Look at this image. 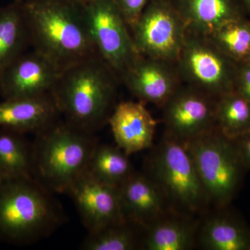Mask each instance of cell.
<instances>
[{
	"label": "cell",
	"mask_w": 250,
	"mask_h": 250,
	"mask_svg": "<svg viewBox=\"0 0 250 250\" xmlns=\"http://www.w3.org/2000/svg\"><path fill=\"white\" fill-rule=\"evenodd\" d=\"M215 129L236 142L250 131V101L232 91L217 99Z\"/></svg>",
	"instance_id": "23"
},
{
	"label": "cell",
	"mask_w": 250,
	"mask_h": 250,
	"mask_svg": "<svg viewBox=\"0 0 250 250\" xmlns=\"http://www.w3.org/2000/svg\"><path fill=\"white\" fill-rule=\"evenodd\" d=\"M233 91L250 101V61L237 63Z\"/></svg>",
	"instance_id": "27"
},
{
	"label": "cell",
	"mask_w": 250,
	"mask_h": 250,
	"mask_svg": "<svg viewBox=\"0 0 250 250\" xmlns=\"http://www.w3.org/2000/svg\"><path fill=\"white\" fill-rule=\"evenodd\" d=\"M108 124L116 146L129 156L152 147L157 123L142 102L117 104Z\"/></svg>",
	"instance_id": "15"
},
{
	"label": "cell",
	"mask_w": 250,
	"mask_h": 250,
	"mask_svg": "<svg viewBox=\"0 0 250 250\" xmlns=\"http://www.w3.org/2000/svg\"><path fill=\"white\" fill-rule=\"evenodd\" d=\"M143 229L126 220L88 232L82 250H133L141 248Z\"/></svg>",
	"instance_id": "24"
},
{
	"label": "cell",
	"mask_w": 250,
	"mask_h": 250,
	"mask_svg": "<svg viewBox=\"0 0 250 250\" xmlns=\"http://www.w3.org/2000/svg\"><path fill=\"white\" fill-rule=\"evenodd\" d=\"M199 243L208 250H250V230L239 218L228 213L210 217L202 225Z\"/></svg>",
	"instance_id": "20"
},
{
	"label": "cell",
	"mask_w": 250,
	"mask_h": 250,
	"mask_svg": "<svg viewBox=\"0 0 250 250\" xmlns=\"http://www.w3.org/2000/svg\"><path fill=\"white\" fill-rule=\"evenodd\" d=\"M25 136L0 127V181L33 177L32 143Z\"/></svg>",
	"instance_id": "21"
},
{
	"label": "cell",
	"mask_w": 250,
	"mask_h": 250,
	"mask_svg": "<svg viewBox=\"0 0 250 250\" xmlns=\"http://www.w3.org/2000/svg\"><path fill=\"white\" fill-rule=\"evenodd\" d=\"M124 18L128 27L131 29L137 22L143 11L152 0H114Z\"/></svg>",
	"instance_id": "26"
},
{
	"label": "cell",
	"mask_w": 250,
	"mask_h": 250,
	"mask_svg": "<svg viewBox=\"0 0 250 250\" xmlns=\"http://www.w3.org/2000/svg\"><path fill=\"white\" fill-rule=\"evenodd\" d=\"M130 31L140 55L176 63L187 26L170 0H152Z\"/></svg>",
	"instance_id": "9"
},
{
	"label": "cell",
	"mask_w": 250,
	"mask_h": 250,
	"mask_svg": "<svg viewBox=\"0 0 250 250\" xmlns=\"http://www.w3.org/2000/svg\"><path fill=\"white\" fill-rule=\"evenodd\" d=\"M31 47L23 3L0 7V75Z\"/></svg>",
	"instance_id": "19"
},
{
	"label": "cell",
	"mask_w": 250,
	"mask_h": 250,
	"mask_svg": "<svg viewBox=\"0 0 250 250\" xmlns=\"http://www.w3.org/2000/svg\"><path fill=\"white\" fill-rule=\"evenodd\" d=\"M147 168L167 201L187 214L205 211L210 201L185 143L166 135Z\"/></svg>",
	"instance_id": "5"
},
{
	"label": "cell",
	"mask_w": 250,
	"mask_h": 250,
	"mask_svg": "<svg viewBox=\"0 0 250 250\" xmlns=\"http://www.w3.org/2000/svg\"><path fill=\"white\" fill-rule=\"evenodd\" d=\"M237 148L246 169L250 170V131L236 141Z\"/></svg>",
	"instance_id": "28"
},
{
	"label": "cell",
	"mask_w": 250,
	"mask_h": 250,
	"mask_svg": "<svg viewBox=\"0 0 250 250\" xmlns=\"http://www.w3.org/2000/svg\"><path fill=\"white\" fill-rule=\"evenodd\" d=\"M14 1H18V2L21 3H26L28 2V1H30L31 0H13Z\"/></svg>",
	"instance_id": "31"
},
{
	"label": "cell",
	"mask_w": 250,
	"mask_h": 250,
	"mask_svg": "<svg viewBox=\"0 0 250 250\" xmlns=\"http://www.w3.org/2000/svg\"><path fill=\"white\" fill-rule=\"evenodd\" d=\"M185 143L210 203L226 208L246 170L236 143L214 129Z\"/></svg>",
	"instance_id": "6"
},
{
	"label": "cell",
	"mask_w": 250,
	"mask_h": 250,
	"mask_svg": "<svg viewBox=\"0 0 250 250\" xmlns=\"http://www.w3.org/2000/svg\"><path fill=\"white\" fill-rule=\"evenodd\" d=\"M54 194L34 177L0 181V242L28 246L60 228L66 217Z\"/></svg>",
	"instance_id": "3"
},
{
	"label": "cell",
	"mask_w": 250,
	"mask_h": 250,
	"mask_svg": "<svg viewBox=\"0 0 250 250\" xmlns=\"http://www.w3.org/2000/svg\"><path fill=\"white\" fill-rule=\"evenodd\" d=\"M121 81L140 102L161 108L183 83L176 63L141 55Z\"/></svg>",
	"instance_id": "13"
},
{
	"label": "cell",
	"mask_w": 250,
	"mask_h": 250,
	"mask_svg": "<svg viewBox=\"0 0 250 250\" xmlns=\"http://www.w3.org/2000/svg\"><path fill=\"white\" fill-rule=\"evenodd\" d=\"M31 47L59 70L98 55L83 6L70 0L23 3Z\"/></svg>",
	"instance_id": "2"
},
{
	"label": "cell",
	"mask_w": 250,
	"mask_h": 250,
	"mask_svg": "<svg viewBox=\"0 0 250 250\" xmlns=\"http://www.w3.org/2000/svg\"><path fill=\"white\" fill-rule=\"evenodd\" d=\"M197 227V223L190 216H167L165 213L143 229L141 249H192L195 243Z\"/></svg>",
	"instance_id": "18"
},
{
	"label": "cell",
	"mask_w": 250,
	"mask_h": 250,
	"mask_svg": "<svg viewBox=\"0 0 250 250\" xmlns=\"http://www.w3.org/2000/svg\"><path fill=\"white\" fill-rule=\"evenodd\" d=\"M206 36L236 63L250 61V19L248 16L225 23Z\"/></svg>",
	"instance_id": "25"
},
{
	"label": "cell",
	"mask_w": 250,
	"mask_h": 250,
	"mask_svg": "<svg viewBox=\"0 0 250 250\" xmlns=\"http://www.w3.org/2000/svg\"><path fill=\"white\" fill-rule=\"evenodd\" d=\"M248 16H250V0H240Z\"/></svg>",
	"instance_id": "29"
},
{
	"label": "cell",
	"mask_w": 250,
	"mask_h": 250,
	"mask_svg": "<svg viewBox=\"0 0 250 250\" xmlns=\"http://www.w3.org/2000/svg\"><path fill=\"white\" fill-rule=\"evenodd\" d=\"M187 30L208 35L225 23L248 16L240 0H170Z\"/></svg>",
	"instance_id": "17"
},
{
	"label": "cell",
	"mask_w": 250,
	"mask_h": 250,
	"mask_svg": "<svg viewBox=\"0 0 250 250\" xmlns=\"http://www.w3.org/2000/svg\"><path fill=\"white\" fill-rule=\"evenodd\" d=\"M129 156L118 146L99 142L85 171L104 183L119 187L135 172Z\"/></svg>",
	"instance_id": "22"
},
{
	"label": "cell",
	"mask_w": 250,
	"mask_h": 250,
	"mask_svg": "<svg viewBox=\"0 0 250 250\" xmlns=\"http://www.w3.org/2000/svg\"><path fill=\"white\" fill-rule=\"evenodd\" d=\"M118 191L125 220L140 228H147L166 213L165 195L147 174L134 172Z\"/></svg>",
	"instance_id": "14"
},
{
	"label": "cell",
	"mask_w": 250,
	"mask_h": 250,
	"mask_svg": "<svg viewBox=\"0 0 250 250\" xmlns=\"http://www.w3.org/2000/svg\"><path fill=\"white\" fill-rule=\"evenodd\" d=\"M88 232L125 220L118 187L98 180L85 171L67 192Z\"/></svg>",
	"instance_id": "11"
},
{
	"label": "cell",
	"mask_w": 250,
	"mask_h": 250,
	"mask_svg": "<svg viewBox=\"0 0 250 250\" xmlns=\"http://www.w3.org/2000/svg\"><path fill=\"white\" fill-rule=\"evenodd\" d=\"M176 65L184 83L213 98L233 91L237 63L207 36L187 30Z\"/></svg>",
	"instance_id": "7"
},
{
	"label": "cell",
	"mask_w": 250,
	"mask_h": 250,
	"mask_svg": "<svg viewBox=\"0 0 250 250\" xmlns=\"http://www.w3.org/2000/svg\"><path fill=\"white\" fill-rule=\"evenodd\" d=\"M83 8L98 55L121 80L141 56L129 27L114 0H89Z\"/></svg>",
	"instance_id": "8"
},
{
	"label": "cell",
	"mask_w": 250,
	"mask_h": 250,
	"mask_svg": "<svg viewBox=\"0 0 250 250\" xmlns=\"http://www.w3.org/2000/svg\"><path fill=\"white\" fill-rule=\"evenodd\" d=\"M99 143L95 134L59 119L32 143V175L54 193L67 194L86 170Z\"/></svg>",
	"instance_id": "4"
},
{
	"label": "cell",
	"mask_w": 250,
	"mask_h": 250,
	"mask_svg": "<svg viewBox=\"0 0 250 250\" xmlns=\"http://www.w3.org/2000/svg\"><path fill=\"white\" fill-rule=\"evenodd\" d=\"M216 100L182 83L162 107L166 135L187 142L214 129Z\"/></svg>",
	"instance_id": "10"
},
{
	"label": "cell",
	"mask_w": 250,
	"mask_h": 250,
	"mask_svg": "<svg viewBox=\"0 0 250 250\" xmlns=\"http://www.w3.org/2000/svg\"><path fill=\"white\" fill-rule=\"evenodd\" d=\"M118 75L99 55L62 70L51 95L64 121L95 134L116 106Z\"/></svg>",
	"instance_id": "1"
},
{
	"label": "cell",
	"mask_w": 250,
	"mask_h": 250,
	"mask_svg": "<svg viewBox=\"0 0 250 250\" xmlns=\"http://www.w3.org/2000/svg\"><path fill=\"white\" fill-rule=\"evenodd\" d=\"M70 1H73V2L77 3V4L83 6L88 2L89 0H70Z\"/></svg>",
	"instance_id": "30"
},
{
	"label": "cell",
	"mask_w": 250,
	"mask_h": 250,
	"mask_svg": "<svg viewBox=\"0 0 250 250\" xmlns=\"http://www.w3.org/2000/svg\"><path fill=\"white\" fill-rule=\"evenodd\" d=\"M51 93L31 98L8 99L0 103V127L37 135L60 119Z\"/></svg>",
	"instance_id": "16"
},
{
	"label": "cell",
	"mask_w": 250,
	"mask_h": 250,
	"mask_svg": "<svg viewBox=\"0 0 250 250\" xmlns=\"http://www.w3.org/2000/svg\"><path fill=\"white\" fill-rule=\"evenodd\" d=\"M60 72L42 54L27 51L0 75V95L8 100L50 93Z\"/></svg>",
	"instance_id": "12"
}]
</instances>
